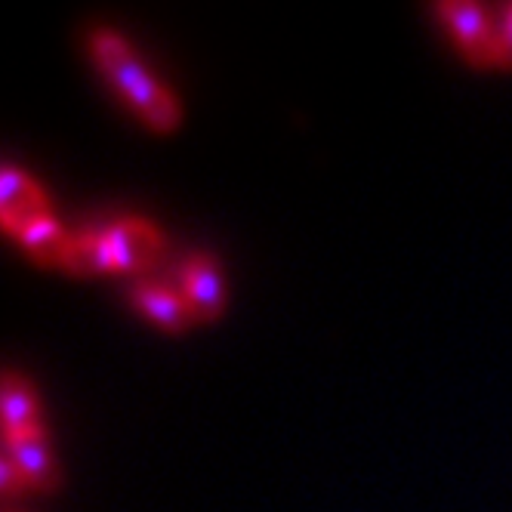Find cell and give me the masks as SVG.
Instances as JSON below:
<instances>
[{"label":"cell","instance_id":"4","mask_svg":"<svg viewBox=\"0 0 512 512\" xmlns=\"http://www.w3.org/2000/svg\"><path fill=\"white\" fill-rule=\"evenodd\" d=\"M105 244L108 253H112L115 269L149 266L161 250L158 232L149 223H142V219H124V223H118L112 232H105Z\"/></svg>","mask_w":512,"mask_h":512},{"label":"cell","instance_id":"7","mask_svg":"<svg viewBox=\"0 0 512 512\" xmlns=\"http://www.w3.org/2000/svg\"><path fill=\"white\" fill-rule=\"evenodd\" d=\"M130 297H133V303H136L145 315H152L158 324L173 327V331H179V327H186V324L192 321L189 303L182 300L179 294H173V290H167V287H158V284H136Z\"/></svg>","mask_w":512,"mask_h":512},{"label":"cell","instance_id":"6","mask_svg":"<svg viewBox=\"0 0 512 512\" xmlns=\"http://www.w3.org/2000/svg\"><path fill=\"white\" fill-rule=\"evenodd\" d=\"M182 300L189 303L192 318H213L219 312V300H223V287H219V275L216 266L204 256H195V260L186 263L182 269Z\"/></svg>","mask_w":512,"mask_h":512},{"label":"cell","instance_id":"1","mask_svg":"<svg viewBox=\"0 0 512 512\" xmlns=\"http://www.w3.org/2000/svg\"><path fill=\"white\" fill-rule=\"evenodd\" d=\"M90 44L96 59L102 62V68L112 75V81L118 84V90L130 99V105L136 112L155 124V127H173L176 124V102L145 75V68L130 56L127 44L112 31H93Z\"/></svg>","mask_w":512,"mask_h":512},{"label":"cell","instance_id":"5","mask_svg":"<svg viewBox=\"0 0 512 512\" xmlns=\"http://www.w3.org/2000/svg\"><path fill=\"white\" fill-rule=\"evenodd\" d=\"M4 438H7V454L19 466L25 485L50 491L56 485V469H53V460L47 457L41 429H34V432H4Z\"/></svg>","mask_w":512,"mask_h":512},{"label":"cell","instance_id":"11","mask_svg":"<svg viewBox=\"0 0 512 512\" xmlns=\"http://www.w3.org/2000/svg\"><path fill=\"white\" fill-rule=\"evenodd\" d=\"M494 62L512 68V7L506 10L500 28H497V38H494Z\"/></svg>","mask_w":512,"mask_h":512},{"label":"cell","instance_id":"2","mask_svg":"<svg viewBox=\"0 0 512 512\" xmlns=\"http://www.w3.org/2000/svg\"><path fill=\"white\" fill-rule=\"evenodd\" d=\"M442 13L454 31V38L460 41L463 53L469 56V62L485 65L494 62V38L497 31L488 22V13L479 4H469V0H442L435 7Z\"/></svg>","mask_w":512,"mask_h":512},{"label":"cell","instance_id":"12","mask_svg":"<svg viewBox=\"0 0 512 512\" xmlns=\"http://www.w3.org/2000/svg\"><path fill=\"white\" fill-rule=\"evenodd\" d=\"M0 488H4V494H19L25 488L22 472H19V466L13 463L10 454L0 457Z\"/></svg>","mask_w":512,"mask_h":512},{"label":"cell","instance_id":"9","mask_svg":"<svg viewBox=\"0 0 512 512\" xmlns=\"http://www.w3.org/2000/svg\"><path fill=\"white\" fill-rule=\"evenodd\" d=\"M16 235H19L22 247H25L38 263H62L65 247H68V235L59 229V223H53L50 216L31 219V223L22 226Z\"/></svg>","mask_w":512,"mask_h":512},{"label":"cell","instance_id":"8","mask_svg":"<svg viewBox=\"0 0 512 512\" xmlns=\"http://www.w3.org/2000/svg\"><path fill=\"white\" fill-rule=\"evenodd\" d=\"M0 401H4V432H34L38 426V408H34V398L25 380L16 374L4 377L0 386Z\"/></svg>","mask_w":512,"mask_h":512},{"label":"cell","instance_id":"3","mask_svg":"<svg viewBox=\"0 0 512 512\" xmlns=\"http://www.w3.org/2000/svg\"><path fill=\"white\" fill-rule=\"evenodd\" d=\"M38 216H47L41 189L16 167L0 170V219H4V226L10 232H19Z\"/></svg>","mask_w":512,"mask_h":512},{"label":"cell","instance_id":"10","mask_svg":"<svg viewBox=\"0 0 512 512\" xmlns=\"http://www.w3.org/2000/svg\"><path fill=\"white\" fill-rule=\"evenodd\" d=\"M62 266L71 272H105L112 266V253H108L105 235H75L68 238Z\"/></svg>","mask_w":512,"mask_h":512}]
</instances>
